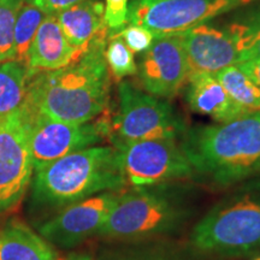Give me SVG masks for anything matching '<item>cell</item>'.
Returning a JSON list of instances; mask_svg holds the SVG:
<instances>
[{
  "label": "cell",
  "instance_id": "cell-1",
  "mask_svg": "<svg viewBox=\"0 0 260 260\" xmlns=\"http://www.w3.org/2000/svg\"><path fill=\"white\" fill-rule=\"evenodd\" d=\"M107 38L109 30L98 35L60 69L32 75L24 105L52 119L73 124L96 118L109 104Z\"/></svg>",
  "mask_w": 260,
  "mask_h": 260
},
{
  "label": "cell",
  "instance_id": "cell-2",
  "mask_svg": "<svg viewBox=\"0 0 260 260\" xmlns=\"http://www.w3.org/2000/svg\"><path fill=\"white\" fill-rule=\"evenodd\" d=\"M181 139L194 174L214 187L228 188L260 174V110L188 128Z\"/></svg>",
  "mask_w": 260,
  "mask_h": 260
},
{
  "label": "cell",
  "instance_id": "cell-3",
  "mask_svg": "<svg viewBox=\"0 0 260 260\" xmlns=\"http://www.w3.org/2000/svg\"><path fill=\"white\" fill-rule=\"evenodd\" d=\"M125 187L117 149L113 146H92L34 171L29 209L37 214L60 210L93 195Z\"/></svg>",
  "mask_w": 260,
  "mask_h": 260
},
{
  "label": "cell",
  "instance_id": "cell-4",
  "mask_svg": "<svg viewBox=\"0 0 260 260\" xmlns=\"http://www.w3.org/2000/svg\"><path fill=\"white\" fill-rule=\"evenodd\" d=\"M198 254L239 258L260 252V184L245 187L213 206L190 234Z\"/></svg>",
  "mask_w": 260,
  "mask_h": 260
},
{
  "label": "cell",
  "instance_id": "cell-5",
  "mask_svg": "<svg viewBox=\"0 0 260 260\" xmlns=\"http://www.w3.org/2000/svg\"><path fill=\"white\" fill-rule=\"evenodd\" d=\"M190 214L184 194L167 184L119 194L98 235L136 241L176 232Z\"/></svg>",
  "mask_w": 260,
  "mask_h": 260
},
{
  "label": "cell",
  "instance_id": "cell-6",
  "mask_svg": "<svg viewBox=\"0 0 260 260\" xmlns=\"http://www.w3.org/2000/svg\"><path fill=\"white\" fill-rule=\"evenodd\" d=\"M118 111L110 125V139L121 141L176 140L188 129L168 100L123 81L118 87Z\"/></svg>",
  "mask_w": 260,
  "mask_h": 260
},
{
  "label": "cell",
  "instance_id": "cell-7",
  "mask_svg": "<svg viewBox=\"0 0 260 260\" xmlns=\"http://www.w3.org/2000/svg\"><path fill=\"white\" fill-rule=\"evenodd\" d=\"M21 112L27 129L34 171L65 155L92 147L110 134V124L105 121L82 124L65 123L32 111L24 104Z\"/></svg>",
  "mask_w": 260,
  "mask_h": 260
},
{
  "label": "cell",
  "instance_id": "cell-8",
  "mask_svg": "<svg viewBox=\"0 0 260 260\" xmlns=\"http://www.w3.org/2000/svg\"><path fill=\"white\" fill-rule=\"evenodd\" d=\"M111 142L119 154L126 184L133 188L160 186L194 175L193 168L174 140L111 139Z\"/></svg>",
  "mask_w": 260,
  "mask_h": 260
},
{
  "label": "cell",
  "instance_id": "cell-9",
  "mask_svg": "<svg viewBox=\"0 0 260 260\" xmlns=\"http://www.w3.org/2000/svg\"><path fill=\"white\" fill-rule=\"evenodd\" d=\"M255 0H132L126 24L157 32L184 31Z\"/></svg>",
  "mask_w": 260,
  "mask_h": 260
},
{
  "label": "cell",
  "instance_id": "cell-10",
  "mask_svg": "<svg viewBox=\"0 0 260 260\" xmlns=\"http://www.w3.org/2000/svg\"><path fill=\"white\" fill-rule=\"evenodd\" d=\"M34 174L21 109L0 119V213L23 200Z\"/></svg>",
  "mask_w": 260,
  "mask_h": 260
},
{
  "label": "cell",
  "instance_id": "cell-11",
  "mask_svg": "<svg viewBox=\"0 0 260 260\" xmlns=\"http://www.w3.org/2000/svg\"><path fill=\"white\" fill-rule=\"evenodd\" d=\"M136 74L142 88L161 99H171L180 92L189 76V67L178 32L157 34L142 52Z\"/></svg>",
  "mask_w": 260,
  "mask_h": 260
},
{
  "label": "cell",
  "instance_id": "cell-12",
  "mask_svg": "<svg viewBox=\"0 0 260 260\" xmlns=\"http://www.w3.org/2000/svg\"><path fill=\"white\" fill-rule=\"evenodd\" d=\"M118 191H105L77 201L58 211L38 226V232L52 246L74 248L98 235L115 205Z\"/></svg>",
  "mask_w": 260,
  "mask_h": 260
},
{
  "label": "cell",
  "instance_id": "cell-13",
  "mask_svg": "<svg viewBox=\"0 0 260 260\" xmlns=\"http://www.w3.org/2000/svg\"><path fill=\"white\" fill-rule=\"evenodd\" d=\"M178 34L186 52L189 74H216L240 63L236 40L228 25L219 28L207 22Z\"/></svg>",
  "mask_w": 260,
  "mask_h": 260
},
{
  "label": "cell",
  "instance_id": "cell-14",
  "mask_svg": "<svg viewBox=\"0 0 260 260\" xmlns=\"http://www.w3.org/2000/svg\"><path fill=\"white\" fill-rule=\"evenodd\" d=\"M186 100L194 112L223 123L245 115L247 110L234 102L214 74L193 73L187 79Z\"/></svg>",
  "mask_w": 260,
  "mask_h": 260
},
{
  "label": "cell",
  "instance_id": "cell-15",
  "mask_svg": "<svg viewBox=\"0 0 260 260\" xmlns=\"http://www.w3.org/2000/svg\"><path fill=\"white\" fill-rule=\"evenodd\" d=\"M80 52L65 38L56 15H46L29 52V68L35 73L60 69L71 63Z\"/></svg>",
  "mask_w": 260,
  "mask_h": 260
},
{
  "label": "cell",
  "instance_id": "cell-16",
  "mask_svg": "<svg viewBox=\"0 0 260 260\" xmlns=\"http://www.w3.org/2000/svg\"><path fill=\"white\" fill-rule=\"evenodd\" d=\"M0 260H57L53 247L18 218L0 224Z\"/></svg>",
  "mask_w": 260,
  "mask_h": 260
},
{
  "label": "cell",
  "instance_id": "cell-17",
  "mask_svg": "<svg viewBox=\"0 0 260 260\" xmlns=\"http://www.w3.org/2000/svg\"><path fill=\"white\" fill-rule=\"evenodd\" d=\"M56 18L71 46L82 50L94 38L107 31L105 6L98 0H83L58 12Z\"/></svg>",
  "mask_w": 260,
  "mask_h": 260
},
{
  "label": "cell",
  "instance_id": "cell-18",
  "mask_svg": "<svg viewBox=\"0 0 260 260\" xmlns=\"http://www.w3.org/2000/svg\"><path fill=\"white\" fill-rule=\"evenodd\" d=\"M35 71L21 61L0 63V119L18 111L27 99L29 80Z\"/></svg>",
  "mask_w": 260,
  "mask_h": 260
},
{
  "label": "cell",
  "instance_id": "cell-19",
  "mask_svg": "<svg viewBox=\"0 0 260 260\" xmlns=\"http://www.w3.org/2000/svg\"><path fill=\"white\" fill-rule=\"evenodd\" d=\"M223 88L237 105L247 111L260 110V87L237 65H232L214 74Z\"/></svg>",
  "mask_w": 260,
  "mask_h": 260
},
{
  "label": "cell",
  "instance_id": "cell-20",
  "mask_svg": "<svg viewBox=\"0 0 260 260\" xmlns=\"http://www.w3.org/2000/svg\"><path fill=\"white\" fill-rule=\"evenodd\" d=\"M44 12L29 5L27 3H22L19 6L16 17L14 45H15V60L21 61L29 68V52L34 41L35 35L41 22L45 18ZM30 69V68H29ZM31 70V69H30Z\"/></svg>",
  "mask_w": 260,
  "mask_h": 260
},
{
  "label": "cell",
  "instance_id": "cell-21",
  "mask_svg": "<svg viewBox=\"0 0 260 260\" xmlns=\"http://www.w3.org/2000/svg\"><path fill=\"white\" fill-rule=\"evenodd\" d=\"M236 40L240 63L260 57V8L243 12L228 24Z\"/></svg>",
  "mask_w": 260,
  "mask_h": 260
},
{
  "label": "cell",
  "instance_id": "cell-22",
  "mask_svg": "<svg viewBox=\"0 0 260 260\" xmlns=\"http://www.w3.org/2000/svg\"><path fill=\"white\" fill-rule=\"evenodd\" d=\"M105 59L107 68L116 80L136 74L134 53L129 50L119 32L109 35L105 48Z\"/></svg>",
  "mask_w": 260,
  "mask_h": 260
},
{
  "label": "cell",
  "instance_id": "cell-23",
  "mask_svg": "<svg viewBox=\"0 0 260 260\" xmlns=\"http://www.w3.org/2000/svg\"><path fill=\"white\" fill-rule=\"evenodd\" d=\"M23 0H0V63L15 58V24Z\"/></svg>",
  "mask_w": 260,
  "mask_h": 260
},
{
  "label": "cell",
  "instance_id": "cell-24",
  "mask_svg": "<svg viewBox=\"0 0 260 260\" xmlns=\"http://www.w3.org/2000/svg\"><path fill=\"white\" fill-rule=\"evenodd\" d=\"M119 35H121L123 41L125 42V45L133 53L147 50L155 38L154 31L135 24H126L119 31Z\"/></svg>",
  "mask_w": 260,
  "mask_h": 260
},
{
  "label": "cell",
  "instance_id": "cell-25",
  "mask_svg": "<svg viewBox=\"0 0 260 260\" xmlns=\"http://www.w3.org/2000/svg\"><path fill=\"white\" fill-rule=\"evenodd\" d=\"M128 0H105V22L109 35L117 34L126 25Z\"/></svg>",
  "mask_w": 260,
  "mask_h": 260
},
{
  "label": "cell",
  "instance_id": "cell-26",
  "mask_svg": "<svg viewBox=\"0 0 260 260\" xmlns=\"http://www.w3.org/2000/svg\"><path fill=\"white\" fill-rule=\"evenodd\" d=\"M23 2L35 6L45 15H57L58 12L64 11L83 0H23Z\"/></svg>",
  "mask_w": 260,
  "mask_h": 260
},
{
  "label": "cell",
  "instance_id": "cell-27",
  "mask_svg": "<svg viewBox=\"0 0 260 260\" xmlns=\"http://www.w3.org/2000/svg\"><path fill=\"white\" fill-rule=\"evenodd\" d=\"M247 76L260 87V57H254L251 59L243 60L236 64Z\"/></svg>",
  "mask_w": 260,
  "mask_h": 260
},
{
  "label": "cell",
  "instance_id": "cell-28",
  "mask_svg": "<svg viewBox=\"0 0 260 260\" xmlns=\"http://www.w3.org/2000/svg\"><path fill=\"white\" fill-rule=\"evenodd\" d=\"M148 254H139L130 252H109L96 260H147Z\"/></svg>",
  "mask_w": 260,
  "mask_h": 260
},
{
  "label": "cell",
  "instance_id": "cell-29",
  "mask_svg": "<svg viewBox=\"0 0 260 260\" xmlns=\"http://www.w3.org/2000/svg\"><path fill=\"white\" fill-rule=\"evenodd\" d=\"M57 260H93V258L88 253H70L63 258H57Z\"/></svg>",
  "mask_w": 260,
  "mask_h": 260
},
{
  "label": "cell",
  "instance_id": "cell-30",
  "mask_svg": "<svg viewBox=\"0 0 260 260\" xmlns=\"http://www.w3.org/2000/svg\"><path fill=\"white\" fill-rule=\"evenodd\" d=\"M147 260H170L162 255H157V254H148Z\"/></svg>",
  "mask_w": 260,
  "mask_h": 260
},
{
  "label": "cell",
  "instance_id": "cell-31",
  "mask_svg": "<svg viewBox=\"0 0 260 260\" xmlns=\"http://www.w3.org/2000/svg\"><path fill=\"white\" fill-rule=\"evenodd\" d=\"M249 260H260V252H256L253 255H251V259Z\"/></svg>",
  "mask_w": 260,
  "mask_h": 260
}]
</instances>
